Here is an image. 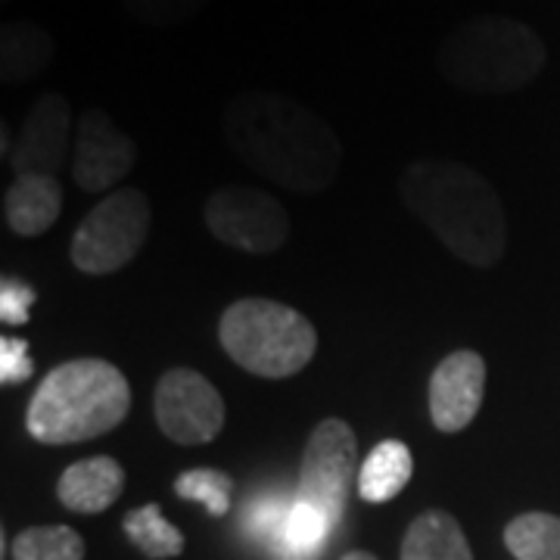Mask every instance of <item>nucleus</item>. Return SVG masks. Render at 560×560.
<instances>
[{"label": "nucleus", "instance_id": "nucleus-1", "mask_svg": "<svg viewBox=\"0 0 560 560\" xmlns=\"http://www.w3.org/2000/svg\"><path fill=\"white\" fill-rule=\"evenodd\" d=\"M221 138L246 168L296 194H320L340 175L337 128L290 94H237L221 113Z\"/></svg>", "mask_w": 560, "mask_h": 560}, {"label": "nucleus", "instance_id": "nucleus-2", "mask_svg": "<svg viewBox=\"0 0 560 560\" xmlns=\"http://www.w3.org/2000/svg\"><path fill=\"white\" fill-rule=\"evenodd\" d=\"M401 202L440 243L474 268H492L508 249V215L492 180L455 160L411 162L399 178Z\"/></svg>", "mask_w": 560, "mask_h": 560}, {"label": "nucleus", "instance_id": "nucleus-3", "mask_svg": "<svg viewBox=\"0 0 560 560\" xmlns=\"http://www.w3.org/2000/svg\"><path fill=\"white\" fill-rule=\"evenodd\" d=\"M131 411V386L116 364L72 359L57 364L38 383L25 411L32 440L44 445H75L116 430Z\"/></svg>", "mask_w": 560, "mask_h": 560}, {"label": "nucleus", "instance_id": "nucleus-4", "mask_svg": "<svg viewBox=\"0 0 560 560\" xmlns=\"http://www.w3.org/2000/svg\"><path fill=\"white\" fill-rule=\"evenodd\" d=\"M548 60L541 38L521 20L477 16L455 25L436 50V69L455 91L504 97L536 81Z\"/></svg>", "mask_w": 560, "mask_h": 560}, {"label": "nucleus", "instance_id": "nucleus-5", "mask_svg": "<svg viewBox=\"0 0 560 560\" xmlns=\"http://www.w3.org/2000/svg\"><path fill=\"white\" fill-rule=\"evenodd\" d=\"M219 342L228 359L237 361L253 377L283 381L315 359L318 330L287 302L249 296L224 308Z\"/></svg>", "mask_w": 560, "mask_h": 560}, {"label": "nucleus", "instance_id": "nucleus-6", "mask_svg": "<svg viewBox=\"0 0 560 560\" xmlns=\"http://www.w3.org/2000/svg\"><path fill=\"white\" fill-rule=\"evenodd\" d=\"M150 197L135 187L113 190L75 228L69 259L88 278H103L125 268L140 253L150 234Z\"/></svg>", "mask_w": 560, "mask_h": 560}, {"label": "nucleus", "instance_id": "nucleus-7", "mask_svg": "<svg viewBox=\"0 0 560 560\" xmlns=\"http://www.w3.org/2000/svg\"><path fill=\"white\" fill-rule=\"evenodd\" d=\"M202 219L215 241L249 256H271L290 237L283 202L259 187H221L206 200Z\"/></svg>", "mask_w": 560, "mask_h": 560}, {"label": "nucleus", "instance_id": "nucleus-8", "mask_svg": "<svg viewBox=\"0 0 560 560\" xmlns=\"http://www.w3.org/2000/svg\"><path fill=\"white\" fill-rule=\"evenodd\" d=\"M359 477V440L342 418H324L305 442L300 499L315 504L327 521H342L352 480Z\"/></svg>", "mask_w": 560, "mask_h": 560}, {"label": "nucleus", "instance_id": "nucleus-9", "mask_svg": "<svg viewBox=\"0 0 560 560\" xmlns=\"http://www.w3.org/2000/svg\"><path fill=\"white\" fill-rule=\"evenodd\" d=\"M153 415L162 436L178 445H206L224 427V399L194 368L165 371L153 393Z\"/></svg>", "mask_w": 560, "mask_h": 560}, {"label": "nucleus", "instance_id": "nucleus-10", "mask_svg": "<svg viewBox=\"0 0 560 560\" xmlns=\"http://www.w3.org/2000/svg\"><path fill=\"white\" fill-rule=\"evenodd\" d=\"M138 162V147L121 135L103 109H88L75 125L72 140V178L84 194H106Z\"/></svg>", "mask_w": 560, "mask_h": 560}, {"label": "nucleus", "instance_id": "nucleus-11", "mask_svg": "<svg viewBox=\"0 0 560 560\" xmlns=\"http://www.w3.org/2000/svg\"><path fill=\"white\" fill-rule=\"evenodd\" d=\"M69 135H72V109L62 94H40L38 101L32 103V109L25 113L22 128L16 140H13V153H10V165L22 175H54L62 168L69 150Z\"/></svg>", "mask_w": 560, "mask_h": 560}, {"label": "nucleus", "instance_id": "nucleus-12", "mask_svg": "<svg viewBox=\"0 0 560 560\" xmlns=\"http://www.w3.org/2000/svg\"><path fill=\"white\" fill-rule=\"evenodd\" d=\"M486 396V361L474 349H458L430 374V420L440 433H460L480 415Z\"/></svg>", "mask_w": 560, "mask_h": 560}, {"label": "nucleus", "instance_id": "nucleus-13", "mask_svg": "<svg viewBox=\"0 0 560 560\" xmlns=\"http://www.w3.org/2000/svg\"><path fill=\"white\" fill-rule=\"evenodd\" d=\"M125 489V467L109 455L75 460L62 470L57 482V499L72 514H103L119 501Z\"/></svg>", "mask_w": 560, "mask_h": 560}, {"label": "nucleus", "instance_id": "nucleus-14", "mask_svg": "<svg viewBox=\"0 0 560 560\" xmlns=\"http://www.w3.org/2000/svg\"><path fill=\"white\" fill-rule=\"evenodd\" d=\"M62 215V187L54 175H22L3 194V221L16 237H40Z\"/></svg>", "mask_w": 560, "mask_h": 560}, {"label": "nucleus", "instance_id": "nucleus-15", "mask_svg": "<svg viewBox=\"0 0 560 560\" xmlns=\"http://www.w3.org/2000/svg\"><path fill=\"white\" fill-rule=\"evenodd\" d=\"M57 44L35 22H3L0 28V81L25 84L54 62Z\"/></svg>", "mask_w": 560, "mask_h": 560}, {"label": "nucleus", "instance_id": "nucleus-16", "mask_svg": "<svg viewBox=\"0 0 560 560\" xmlns=\"http://www.w3.org/2000/svg\"><path fill=\"white\" fill-rule=\"evenodd\" d=\"M399 560H474V551L448 511H423L401 539Z\"/></svg>", "mask_w": 560, "mask_h": 560}, {"label": "nucleus", "instance_id": "nucleus-17", "mask_svg": "<svg viewBox=\"0 0 560 560\" xmlns=\"http://www.w3.org/2000/svg\"><path fill=\"white\" fill-rule=\"evenodd\" d=\"M415 477L411 448L399 440H386L374 445V452L364 458L359 474V495L368 504L393 501Z\"/></svg>", "mask_w": 560, "mask_h": 560}, {"label": "nucleus", "instance_id": "nucleus-18", "mask_svg": "<svg viewBox=\"0 0 560 560\" xmlns=\"http://www.w3.org/2000/svg\"><path fill=\"white\" fill-rule=\"evenodd\" d=\"M330 526L334 523L327 521L315 504H308V501H302L296 495L290 514H287V523L280 529V539L275 545V551L283 560H318Z\"/></svg>", "mask_w": 560, "mask_h": 560}, {"label": "nucleus", "instance_id": "nucleus-19", "mask_svg": "<svg viewBox=\"0 0 560 560\" xmlns=\"http://www.w3.org/2000/svg\"><path fill=\"white\" fill-rule=\"evenodd\" d=\"M125 536L131 539V545L138 548L140 555H147L150 560H168L178 558L184 551V536L178 526L162 517L160 504H143L125 514L121 521Z\"/></svg>", "mask_w": 560, "mask_h": 560}, {"label": "nucleus", "instance_id": "nucleus-20", "mask_svg": "<svg viewBox=\"0 0 560 560\" xmlns=\"http://www.w3.org/2000/svg\"><path fill=\"white\" fill-rule=\"evenodd\" d=\"M504 545L517 560H560V517L545 511L521 514L504 526Z\"/></svg>", "mask_w": 560, "mask_h": 560}, {"label": "nucleus", "instance_id": "nucleus-21", "mask_svg": "<svg viewBox=\"0 0 560 560\" xmlns=\"http://www.w3.org/2000/svg\"><path fill=\"white\" fill-rule=\"evenodd\" d=\"M13 560H84V539L69 526H28L13 539Z\"/></svg>", "mask_w": 560, "mask_h": 560}, {"label": "nucleus", "instance_id": "nucleus-22", "mask_svg": "<svg viewBox=\"0 0 560 560\" xmlns=\"http://www.w3.org/2000/svg\"><path fill=\"white\" fill-rule=\"evenodd\" d=\"M175 495L184 501H197L212 517H224L234 501V480L224 470L194 467V470H184L175 480Z\"/></svg>", "mask_w": 560, "mask_h": 560}, {"label": "nucleus", "instance_id": "nucleus-23", "mask_svg": "<svg viewBox=\"0 0 560 560\" xmlns=\"http://www.w3.org/2000/svg\"><path fill=\"white\" fill-rule=\"evenodd\" d=\"M125 10L140 20L143 25H156V28H175L194 20L202 13L212 0H121Z\"/></svg>", "mask_w": 560, "mask_h": 560}, {"label": "nucleus", "instance_id": "nucleus-24", "mask_svg": "<svg viewBox=\"0 0 560 560\" xmlns=\"http://www.w3.org/2000/svg\"><path fill=\"white\" fill-rule=\"evenodd\" d=\"M293 501L296 499H261L253 504V511H249V533L253 536H259L261 541H268L271 548L278 545L280 539V529H283V523H287V514H290V508H293Z\"/></svg>", "mask_w": 560, "mask_h": 560}, {"label": "nucleus", "instance_id": "nucleus-25", "mask_svg": "<svg viewBox=\"0 0 560 560\" xmlns=\"http://www.w3.org/2000/svg\"><path fill=\"white\" fill-rule=\"evenodd\" d=\"M35 374V361L28 355V342L20 337H3L0 340V383L13 386L25 383Z\"/></svg>", "mask_w": 560, "mask_h": 560}, {"label": "nucleus", "instance_id": "nucleus-26", "mask_svg": "<svg viewBox=\"0 0 560 560\" xmlns=\"http://www.w3.org/2000/svg\"><path fill=\"white\" fill-rule=\"evenodd\" d=\"M38 293L16 278H3L0 283V318L3 324H25Z\"/></svg>", "mask_w": 560, "mask_h": 560}, {"label": "nucleus", "instance_id": "nucleus-27", "mask_svg": "<svg viewBox=\"0 0 560 560\" xmlns=\"http://www.w3.org/2000/svg\"><path fill=\"white\" fill-rule=\"evenodd\" d=\"M340 560H377L371 551H349V555H342Z\"/></svg>", "mask_w": 560, "mask_h": 560}, {"label": "nucleus", "instance_id": "nucleus-28", "mask_svg": "<svg viewBox=\"0 0 560 560\" xmlns=\"http://www.w3.org/2000/svg\"><path fill=\"white\" fill-rule=\"evenodd\" d=\"M3 3H7V0H3Z\"/></svg>", "mask_w": 560, "mask_h": 560}]
</instances>
